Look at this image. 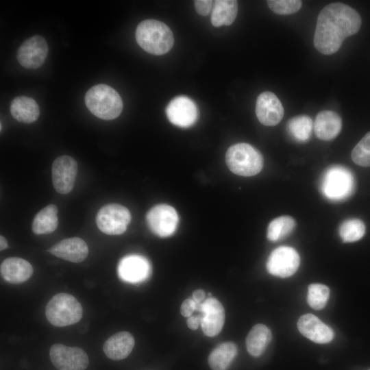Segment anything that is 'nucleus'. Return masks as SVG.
Wrapping results in <instances>:
<instances>
[{
    "label": "nucleus",
    "mask_w": 370,
    "mask_h": 370,
    "mask_svg": "<svg viewBox=\"0 0 370 370\" xmlns=\"http://www.w3.org/2000/svg\"><path fill=\"white\" fill-rule=\"evenodd\" d=\"M8 245L7 240L5 239L4 236L1 235L0 236V250L3 251L6 248H8Z\"/></svg>",
    "instance_id": "37"
},
{
    "label": "nucleus",
    "mask_w": 370,
    "mask_h": 370,
    "mask_svg": "<svg viewBox=\"0 0 370 370\" xmlns=\"http://www.w3.org/2000/svg\"><path fill=\"white\" fill-rule=\"evenodd\" d=\"M225 162L232 173L245 177L258 174L263 166V157L260 152L247 143L231 146L226 152Z\"/></svg>",
    "instance_id": "5"
},
{
    "label": "nucleus",
    "mask_w": 370,
    "mask_h": 370,
    "mask_svg": "<svg viewBox=\"0 0 370 370\" xmlns=\"http://www.w3.org/2000/svg\"><path fill=\"white\" fill-rule=\"evenodd\" d=\"M351 157L356 164L363 167L370 166V132L354 147Z\"/></svg>",
    "instance_id": "31"
},
{
    "label": "nucleus",
    "mask_w": 370,
    "mask_h": 370,
    "mask_svg": "<svg viewBox=\"0 0 370 370\" xmlns=\"http://www.w3.org/2000/svg\"><path fill=\"white\" fill-rule=\"evenodd\" d=\"M364 223L358 219L345 221L339 227V236L345 243H352L362 238L365 234Z\"/></svg>",
    "instance_id": "29"
},
{
    "label": "nucleus",
    "mask_w": 370,
    "mask_h": 370,
    "mask_svg": "<svg viewBox=\"0 0 370 370\" xmlns=\"http://www.w3.org/2000/svg\"><path fill=\"white\" fill-rule=\"evenodd\" d=\"M199 312L204 333L210 337L217 335L225 321V311L221 302L214 297H209L201 304Z\"/></svg>",
    "instance_id": "15"
},
{
    "label": "nucleus",
    "mask_w": 370,
    "mask_h": 370,
    "mask_svg": "<svg viewBox=\"0 0 370 370\" xmlns=\"http://www.w3.org/2000/svg\"><path fill=\"white\" fill-rule=\"evenodd\" d=\"M83 314V308L73 295L62 293L55 295L47 303L45 315L49 322L57 327L77 323Z\"/></svg>",
    "instance_id": "6"
},
{
    "label": "nucleus",
    "mask_w": 370,
    "mask_h": 370,
    "mask_svg": "<svg viewBox=\"0 0 370 370\" xmlns=\"http://www.w3.org/2000/svg\"><path fill=\"white\" fill-rule=\"evenodd\" d=\"M237 354L232 342H225L217 346L208 356V364L212 370H227Z\"/></svg>",
    "instance_id": "26"
},
{
    "label": "nucleus",
    "mask_w": 370,
    "mask_h": 370,
    "mask_svg": "<svg viewBox=\"0 0 370 370\" xmlns=\"http://www.w3.org/2000/svg\"><path fill=\"white\" fill-rule=\"evenodd\" d=\"M360 14L349 5L332 3L319 12L313 43L324 55L336 53L343 40L357 33L361 25Z\"/></svg>",
    "instance_id": "1"
},
{
    "label": "nucleus",
    "mask_w": 370,
    "mask_h": 370,
    "mask_svg": "<svg viewBox=\"0 0 370 370\" xmlns=\"http://www.w3.org/2000/svg\"><path fill=\"white\" fill-rule=\"evenodd\" d=\"M322 195L332 201H341L349 198L355 190V180L352 171L342 165L328 167L319 180Z\"/></svg>",
    "instance_id": "3"
},
{
    "label": "nucleus",
    "mask_w": 370,
    "mask_h": 370,
    "mask_svg": "<svg viewBox=\"0 0 370 370\" xmlns=\"http://www.w3.org/2000/svg\"><path fill=\"white\" fill-rule=\"evenodd\" d=\"M299 264V254L294 248L281 246L272 251L266 266L270 274L280 278H288L297 271Z\"/></svg>",
    "instance_id": "9"
},
{
    "label": "nucleus",
    "mask_w": 370,
    "mask_h": 370,
    "mask_svg": "<svg viewBox=\"0 0 370 370\" xmlns=\"http://www.w3.org/2000/svg\"><path fill=\"white\" fill-rule=\"evenodd\" d=\"M150 230L160 237L171 236L177 230L179 217L174 208L167 204H158L151 208L146 214Z\"/></svg>",
    "instance_id": "8"
},
{
    "label": "nucleus",
    "mask_w": 370,
    "mask_h": 370,
    "mask_svg": "<svg viewBox=\"0 0 370 370\" xmlns=\"http://www.w3.org/2000/svg\"><path fill=\"white\" fill-rule=\"evenodd\" d=\"M341 128V118L334 111L323 110L316 116L314 130L317 137L321 140H330L335 138Z\"/></svg>",
    "instance_id": "21"
},
{
    "label": "nucleus",
    "mask_w": 370,
    "mask_h": 370,
    "mask_svg": "<svg viewBox=\"0 0 370 370\" xmlns=\"http://www.w3.org/2000/svg\"><path fill=\"white\" fill-rule=\"evenodd\" d=\"M312 127L311 118L305 114L293 117L288 121L286 124L288 134L295 140L299 143H305L310 139Z\"/></svg>",
    "instance_id": "27"
},
{
    "label": "nucleus",
    "mask_w": 370,
    "mask_h": 370,
    "mask_svg": "<svg viewBox=\"0 0 370 370\" xmlns=\"http://www.w3.org/2000/svg\"><path fill=\"white\" fill-rule=\"evenodd\" d=\"M77 163L69 156L58 157L51 167L52 182L55 190L60 194H67L74 186Z\"/></svg>",
    "instance_id": "11"
},
{
    "label": "nucleus",
    "mask_w": 370,
    "mask_h": 370,
    "mask_svg": "<svg viewBox=\"0 0 370 370\" xmlns=\"http://www.w3.org/2000/svg\"><path fill=\"white\" fill-rule=\"evenodd\" d=\"M48 53V45L45 39L38 35L25 40L17 51L19 64L29 69H35L45 62Z\"/></svg>",
    "instance_id": "12"
},
{
    "label": "nucleus",
    "mask_w": 370,
    "mask_h": 370,
    "mask_svg": "<svg viewBox=\"0 0 370 370\" xmlns=\"http://www.w3.org/2000/svg\"><path fill=\"white\" fill-rule=\"evenodd\" d=\"M197 310V304L193 299L184 300L180 307V312L184 317H189Z\"/></svg>",
    "instance_id": "34"
},
{
    "label": "nucleus",
    "mask_w": 370,
    "mask_h": 370,
    "mask_svg": "<svg viewBox=\"0 0 370 370\" xmlns=\"http://www.w3.org/2000/svg\"><path fill=\"white\" fill-rule=\"evenodd\" d=\"M10 113L16 121L31 123L36 121L40 114V109L36 101L27 96L14 98L10 105Z\"/></svg>",
    "instance_id": "22"
},
{
    "label": "nucleus",
    "mask_w": 370,
    "mask_h": 370,
    "mask_svg": "<svg viewBox=\"0 0 370 370\" xmlns=\"http://www.w3.org/2000/svg\"><path fill=\"white\" fill-rule=\"evenodd\" d=\"M166 114L172 124L182 128L193 126L199 115L195 102L186 96H178L172 99L166 108Z\"/></svg>",
    "instance_id": "13"
},
{
    "label": "nucleus",
    "mask_w": 370,
    "mask_h": 370,
    "mask_svg": "<svg viewBox=\"0 0 370 370\" xmlns=\"http://www.w3.org/2000/svg\"><path fill=\"white\" fill-rule=\"evenodd\" d=\"M272 339L270 329L263 324H256L249 331L246 338L248 353L254 357L261 356Z\"/></svg>",
    "instance_id": "23"
},
{
    "label": "nucleus",
    "mask_w": 370,
    "mask_h": 370,
    "mask_svg": "<svg viewBox=\"0 0 370 370\" xmlns=\"http://www.w3.org/2000/svg\"><path fill=\"white\" fill-rule=\"evenodd\" d=\"M121 280L129 283H139L149 278L151 264L144 256L132 254L123 257L117 267Z\"/></svg>",
    "instance_id": "14"
},
{
    "label": "nucleus",
    "mask_w": 370,
    "mask_h": 370,
    "mask_svg": "<svg viewBox=\"0 0 370 370\" xmlns=\"http://www.w3.org/2000/svg\"><path fill=\"white\" fill-rule=\"evenodd\" d=\"M193 299L197 304V311H199L201 304L204 301L206 293L202 289H198L193 293Z\"/></svg>",
    "instance_id": "35"
},
{
    "label": "nucleus",
    "mask_w": 370,
    "mask_h": 370,
    "mask_svg": "<svg viewBox=\"0 0 370 370\" xmlns=\"http://www.w3.org/2000/svg\"><path fill=\"white\" fill-rule=\"evenodd\" d=\"M135 37L138 45L153 55L166 53L174 43L171 29L165 23L154 19L140 22L136 27Z\"/></svg>",
    "instance_id": "2"
},
{
    "label": "nucleus",
    "mask_w": 370,
    "mask_h": 370,
    "mask_svg": "<svg viewBox=\"0 0 370 370\" xmlns=\"http://www.w3.org/2000/svg\"><path fill=\"white\" fill-rule=\"evenodd\" d=\"M295 221L290 216H281L273 219L267 228V236L273 242L278 241L288 236L294 230Z\"/></svg>",
    "instance_id": "28"
},
{
    "label": "nucleus",
    "mask_w": 370,
    "mask_h": 370,
    "mask_svg": "<svg viewBox=\"0 0 370 370\" xmlns=\"http://www.w3.org/2000/svg\"><path fill=\"white\" fill-rule=\"evenodd\" d=\"M58 224V208L54 204H50L36 214L32 229L36 234H49L56 230Z\"/></svg>",
    "instance_id": "25"
},
{
    "label": "nucleus",
    "mask_w": 370,
    "mask_h": 370,
    "mask_svg": "<svg viewBox=\"0 0 370 370\" xmlns=\"http://www.w3.org/2000/svg\"><path fill=\"white\" fill-rule=\"evenodd\" d=\"M85 103L89 111L103 120L117 118L123 110V101L119 94L106 84H97L85 95Z\"/></svg>",
    "instance_id": "4"
},
{
    "label": "nucleus",
    "mask_w": 370,
    "mask_h": 370,
    "mask_svg": "<svg viewBox=\"0 0 370 370\" xmlns=\"http://www.w3.org/2000/svg\"><path fill=\"white\" fill-rule=\"evenodd\" d=\"M135 341L131 333L119 332L108 338L104 343L103 350L110 359L119 360L125 358L134 348Z\"/></svg>",
    "instance_id": "20"
},
{
    "label": "nucleus",
    "mask_w": 370,
    "mask_h": 370,
    "mask_svg": "<svg viewBox=\"0 0 370 370\" xmlns=\"http://www.w3.org/2000/svg\"><path fill=\"white\" fill-rule=\"evenodd\" d=\"M238 13V2L234 0L214 1L211 12V23L214 27L230 25Z\"/></svg>",
    "instance_id": "24"
},
{
    "label": "nucleus",
    "mask_w": 370,
    "mask_h": 370,
    "mask_svg": "<svg viewBox=\"0 0 370 370\" xmlns=\"http://www.w3.org/2000/svg\"><path fill=\"white\" fill-rule=\"evenodd\" d=\"M267 4L273 12L287 15L299 11L302 2L299 0H269L267 1Z\"/></svg>",
    "instance_id": "32"
},
{
    "label": "nucleus",
    "mask_w": 370,
    "mask_h": 370,
    "mask_svg": "<svg viewBox=\"0 0 370 370\" xmlns=\"http://www.w3.org/2000/svg\"><path fill=\"white\" fill-rule=\"evenodd\" d=\"M49 355L53 365L59 370H84L89 362L82 349L60 343L51 347Z\"/></svg>",
    "instance_id": "10"
},
{
    "label": "nucleus",
    "mask_w": 370,
    "mask_h": 370,
    "mask_svg": "<svg viewBox=\"0 0 370 370\" xmlns=\"http://www.w3.org/2000/svg\"><path fill=\"white\" fill-rule=\"evenodd\" d=\"M201 315H191L187 319V325L191 330H197L201 325Z\"/></svg>",
    "instance_id": "36"
},
{
    "label": "nucleus",
    "mask_w": 370,
    "mask_h": 370,
    "mask_svg": "<svg viewBox=\"0 0 370 370\" xmlns=\"http://www.w3.org/2000/svg\"><path fill=\"white\" fill-rule=\"evenodd\" d=\"M48 251L60 258L75 263L84 261L88 254L87 244L79 237L62 240Z\"/></svg>",
    "instance_id": "18"
},
{
    "label": "nucleus",
    "mask_w": 370,
    "mask_h": 370,
    "mask_svg": "<svg viewBox=\"0 0 370 370\" xmlns=\"http://www.w3.org/2000/svg\"><path fill=\"white\" fill-rule=\"evenodd\" d=\"M370 370V369H369Z\"/></svg>",
    "instance_id": "38"
},
{
    "label": "nucleus",
    "mask_w": 370,
    "mask_h": 370,
    "mask_svg": "<svg viewBox=\"0 0 370 370\" xmlns=\"http://www.w3.org/2000/svg\"><path fill=\"white\" fill-rule=\"evenodd\" d=\"M330 296L329 288L321 284H311L308 288L307 301L314 310L325 307Z\"/></svg>",
    "instance_id": "30"
},
{
    "label": "nucleus",
    "mask_w": 370,
    "mask_h": 370,
    "mask_svg": "<svg viewBox=\"0 0 370 370\" xmlns=\"http://www.w3.org/2000/svg\"><path fill=\"white\" fill-rule=\"evenodd\" d=\"M131 221L129 210L117 204H109L99 209L96 216L99 229L108 235H119L125 232Z\"/></svg>",
    "instance_id": "7"
},
{
    "label": "nucleus",
    "mask_w": 370,
    "mask_h": 370,
    "mask_svg": "<svg viewBox=\"0 0 370 370\" xmlns=\"http://www.w3.org/2000/svg\"><path fill=\"white\" fill-rule=\"evenodd\" d=\"M297 328L303 336L319 344L328 343L334 336L332 328L312 314L301 316L297 321Z\"/></svg>",
    "instance_id": "17"
},
{
    "label": "nucleus",
    "mask_w": 370,
    "mask_h": 370,
    "mask_svg": "<svg viewBox=\"0 0 370 370\" xmlns=\"http://www.w3.org/2000/svg\"><path fill=\"white\" fill-rule=\"evenodd\" d=\"M284 113L283 106L274 93L265 91L259 95L256 100V114L262 125H276L282 119Z\"/></svg>",
    "instance_id": "16"
},
{
    "label": "nucleus",
    "mask_w": 370,
    "mask_h": 370,
    "mask_svg": "<svg viewBox=\"0 0 370 370\" xmlns=\"http://www.w3.org/2000/svg\"><path fill=\"white\" fill-rule=\"evenodd\" d=\"M214 1L197 0L195 1V7L197 12L201 16H207L212 12Z\"/></svg>",
    "instance_id": "33"
},
{
    "label": "nucleus",
    "mask_w": 370,
    "mask_h": 370,
    "mask_svg": "<svg viewBox=\"0 0 370 370\" xmlns=\"http://www.w3.org/2000/svg\"><path fill=\"white\" fill-rule=\"evenodd\" d=\"M0 271L2 278L12 284L27 281L33 273L31 264L25 259L11 257L5 259L1 264Z\"/></svg>",
    "instance_id": "19"
}]
</instances>
